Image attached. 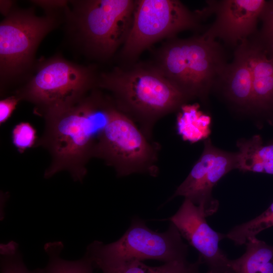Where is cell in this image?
Returning <instances> with one entry per match:
<instances>
[{
	"instance_id": "cell-4",
	"label": "cell",
	"mask_w": 273,
	"mask_h": 273,
	"mask_svg": "<svg viewBox=\"0 0 273 273\" xmlns=\"http://www.w3.org/2000/svg\"><path fill=\"white\" fill-rule=\"evenodd\" d=\"M64 18L68 31L88 55L107 59L123 43L131 27L135 1H69Z\"/></svg>"
},
{
	"instance_id": "cell-25",
	"label": "cell",
	"mask_w": 273,
	"mask_h": 273,
	"mask_svg": "<svg viewBox=\"0 0 273 273\" xmlns=\"http://www.w3.org/2000/svg\"><path fill=\"white\" fill-rule=\"evenodd\" d=\"M12 1H0V13L6 16L15 7Z\"/></svg>"
},
{
	"instance_id": "cell-13",
	"label": "cell",
	"mask_w": 273,
	"mask_h": 273,
	"mask_svg": "<svg viewBox=\"0 0 273 273\" xmlns=\"http://www.w3.org/2000/svg\"><path fill=\"white\" fill-rule=\"evenodd\" d=\"M250 69L254 114L270 113L273 107V47L256 33L242 42Z\"/></svg>"
},
{
	"instance_id": "cell-23",
	"label": "cell",
	"mask_w": 273,
	"mask_h": 273,
	"mask_svg": "<svg viewBox=\"0 0 273 273\" xmlns=\"http://www.w3.org/2000/svg\"><path fill=\"white\" fill-rule=\"evenodd\" d=\"M20 101L15 95L0 100V126L11 117Z\"/></svg>"
},
{
	"instance_id": "cell-2",
	"label": "cell",
	"mask_w": 273,
	"mask_h": 273,
	"mask_svg": "<svg viewBox=\"0 0 273 273\" xmlns=\"http://www.w3.org/2000/svg\"><path fill=\"white\" fill-rule=\"evenodd\" d=\"M97 86L109 92L115 107L151 140L156 122L190 100L154 64L116 68L103 73Z\"/></svg>"
},
{
	"instance_id": "cell-11",
	"label": "cell",
	"mask_w": 273,
	"mask_h": 273,
	"mask_svg": "<svg viewBox=\"0 0 273 273\" xmlns=\"http://www.w3.org/2000/svg\"><path fill=\"white\" fill-rule=\"evenodd\" d=\"M265 0L207 1L203 8L208 17L214 14V22L203 33L214 39L219 38L224 47L234 51L258 31L257 24Z\"/></svg>"
},
{
	"instance_id": "cell-5",
	"label": "cell",
	"mask_w": 273,
	"mask_h": 273,
	"mask_svg": "<svg viewBox=\"0 0 273 273\" xmlns=\"http://www.w3.org/2000/svg\"><path fill=\"white\" fill-rule=\"evenodd\" d=\"M104 123L98 133L93 158L103 160L119 177L133 174L157 176L158 145L149 140L138 125L118 110L106 97Z\"/></svg>"
},
{
	"instance_id": "cell-9",
	"label": "cell",
	"mask_w": 273,
	"mask_h": 273,
	"mask_svg": "<svg viewBox=\"0 0 273 273\" xmlns=\"http://www.w3.org/2000/svg\"><path fill=\"white\" fill-rule=\"evenodd\" d=\"M202 10L191 11L177 0L135 1L132 23L122 55L132 60L154 42L184 30L199 32L205 19Z\"/></svg>"
},
{
	"instance_id": "cell-14",
	"label": "cell",
	"mask_w": 273,
	"mask_h": 273,
	"mask_svg": "<svg viewBox=\"0 0 273 273\" xmlns=\"http://www.w3.org/2000/svg\"><path fill=\"white\" fill-rule=\"evenodd\" d=\"M233 109L253 113L251 73L242 42L234 51L233 59L216 79L212 88Z\"/></svg>"
},
{
	"instance_id": "cell-10",
	"label": "cell",
	"mask_w": 273,
	"mask_h": 273,
	"mask_svg": "<svg viewBox=\"0 0 273 273\" xmlns=\"http://www.w3.org/2000/svg\"><path fill=\"white\" fill-rule=\"evenodd\" d=\"M236 154L214 147L206 141L201 156L186 179L168 201L183 196L199 207L207 217L214 214L218 201L211 195L213 187L224 175L236 168Z\"/></svg>"
},
{
	"instance_id": "cell-26",
	"label": "cell",
	"mask_w": 273,
	"mask_h": 273,
	"mask_svg": "<svg viewBox=\"0 0 273 273\" xmlns=\"http://www.w3.org/2000/svg\"><path fill=\"white\" fill-rule=\"evenodd\" d=\"M9 197V192H4L0 190V221L5 218L4 207Z\"/></svg>"
},
{
	"instance_id": "cell-24",
	"label": "cell",
	"mask_w": 273,
	"mask_h": 273,
	"mask_svg": "<svg viewBox=\"0 0 273 273\" xmlns=\"http://www.w3.org/2000/svg\"><path fill=\"white\" fill-rule=\"evenodd\" d=\"M34 5L40 7L46 13L64 15L65 11L69 5L67 1H32Z\"/></svg>"
},
{
	"instance_id": "cell-27",
	"label": "cell",
	"mask_w": 273,
	"mask_h": 273,
	"mask_svg": "<svg viewBox=\"0 0 273 273\" xmlns=\"http://www.w3.org/2000/svg\"><path fill=\"white\" fill-rule=\"evenodd\" d=\"M4 95H5V94L0 89V97H3V96H4Z\"/></svg>"
},
{
	"instance_id": "cell-19",
	"label": "cell",
	"mask_w": 273,
	"mask_h": 273,
	"mask_svg": "<svg viewBox=\"0 0 273 273\" xmlns=\"http://www.w3.org/2000/svg\"><path fill=\"white\" fill-rule=\"evenodd\" d=\"M64 248L61 241L48 242L44 245V250L48 256L47 266L37 268L39 273H94L93 264L86 255L76 260H67L61 257Z\"/></svg>"
},
{
	"instance_id": "cell-21",
	"label": "cell",
	"mask_w": 273,
	"mask_h": 273,
	"mask_svg": "<svg viewBox=\"0 0 273 273\" xmlns=\"http://www.w3.org/2000/svg\"><path fill=\"white\" fill-rule=\"evenodd\" d=\"M0 273H39L25 264L18 244L14 241L0 244Z\"/></svg>"
},
{
	"instance_id": "cell-8",
	"label": "cell",
	"mask_w": 273,
	"mask_h": 273,
	"mask_svg": "<svg viewBox=\"0 0 273 273\" xmlns=\"http://www.w3.org/2000/svg\"><path fill=\"white\" fill-rule=\"evenodd\" d=\"M176 227L170 222L168 229L159 233L150 229L136 216L117 241L105 244L95 241L86 247L85 255L94 266L132 260H157L168 262L187 259L188 246Z\"/></svg>"
},
{
	"instance_id": "cell-7",
	"label": "cell",
	"mask_w": 273,
	"mask_h": 273,
	"mask_svg": "<svg viewBox=\"0 0 273 273\" xmlns=\"http://www.w3.org/2000/svg\"><path fill=\"white\" fill-rule=\"evenodd\" d=\"M91 67L70 62L61 55L41 59L29 79L13 95L34 105V113L43 117L71 106L97 86Z\"/></svg>"
},
{
	"instance_id": "cell-3",
	"label": "cell",
	"mask_w": 273,
	"mask_h": 273,
	"mask_svg": "<svg viewBox=\"0 0 273 273\" xmlns=\"http://www.w3.org/2000/svg\"><path fill=\"white\" fill-rule=\"evenodd\" d=\"M228 60L224 46L202 34L168 38L154 65L190 100L206 102Z\"/></svg>"
},
{
	"instance_id": "cell-12",
	"label": "cell",
	"mask_w": 273,
	"mask_h": 273,
	"mask_svg": "<svg viewBox=\"0 0 273 273\" xmlns=\"http://www.w3.org/2000/svg\"><path fill=\"white\" fill-rule=\"evenodd\" d=\"M161 220L172 223L181 237L198 252L207 266L206 273H235L231 259L219 247L225 235L212 229L203 212L190 200L185 198L175 214Z\"/></svg>"
},
{
	"instance_id": "cell-18",
	"label": "cell",
	"mask_w": 273,
	"mask_h": 273,
	"mask_svg": "<svg viewBox=\"0 0 273 273\" xmlns=\"http://www.w3.org/2000/svg\"><path fill=\"white\" fill-rule=\"evenodd\" d=\"M177 117V129L185 141L196 142L205 138L210 132V117L199 110V105H183Z\"/></svg>"
},
{
	"instance_id": "cell-15",
	"label": "cell",
	"mask_w": 273,
	"mask_h": 273,
	"mask_svg": "<svg viewBox=\"0 0 273 273\" xmlns=\"http://www.w3.org/2000/svg\"><path fill=\"white\" fill-rule=\"evenodd\" d=\"M237 145L236 168L268 174L273 173V145L265 144L260 135H254L249 140H240Z\"/></svg>"
},
{
	"instance_id": "cell-1",
	"label": "cell",
	"mask_w": 273,
	"mask_h": 273,
	"mask_svg": "<svg viewBox=\"0 0 273 273\" xmlns=\"http://www.w3.org/2000/svg\"><path fill=\"white\" fill-rule=\"evenodd\" d=\"M105 99L94 89L76 103L43 117L44 131L35 147L46 149L51 156L50 164L44 173L45 178L66 171L74 181H83L104 123Z\"/></svg>"
},
{
	"instance_id": "cell-20",
	"label": "cell",
	"mask_w": 273,
	"mask_h": 273,
	"mask_svg": "<svg viewBox=\"0 0 273 273\" xmlns=\"http://www.w3.org/2000/svg\"><path fill=\"white\" fill-rule=\"evenodd\" d=\"M273 225V204L256 217L233 227L225 238L232 241L236 245H245L248 241L256 237L261 231Z\"/></svg>"
},
{
	"instance_id": "cell-6",
	"label": "cell",
	"mask_w": 273,
	"mask_h": 273,
	"mask_svg": "<svg viewBox=\"0 0 273 273\" xmlns=\"http://www.w3.org/2000/svg\"><path fill=\"white\" fill-rule=\"evenodd\" d=\"M61 16H38L33 9L14 8L0 22V89L6 95L32 74L37 49Z\"/></svg>"
},
{
	"instance_id": "cell-16",
	"label": "cell",
	"mask_w": 273,
	"mask_h": 273,
	"mask_svg": "<svg viewBox=\"0 0 273 273\" xmlns=\"http://www.w3.org/2000/svg\"><path fill=\"white\" fill-rule=\"evenodd\" d=\"M203 264L200 256L194 262L187 259L165 262L163 264L151 266L142 261L132 260L108 263H102L95 266L102 273H200V267Z\"/></svg>"
},
{
	"instance_id": "cell-17",
	"label": "cell",
	"mask_w": 273,
	"mask_h": 273,
	"mask_svg": "<svg viewBox=\"0 0 273 273\" xmlns=\"http://www.w3.org/2000/svg\"><path fill=\"white\" fill-rule=\"evenodd\" d=\"M245 253L231 259L235 273H273V247L256 237L245 244Z\"/></svg>"
},
{
	"instance_id": "cell-22",
	"label": "cell",
	"mask_w": 273,
	"mask_h": 273,
	"mask_svg": "<svg viewBox=\"0 0 273 273\" xmlns=\"http://www.w3.org/2000/svg\"><path fill=\"white\" fill-rule=\"evenodd\" d=\"M11 138L13 146L20 153L35 147L38 139L35 128L27 122L16 124L12 130Z\"/></svg>"
}]
</instances>
